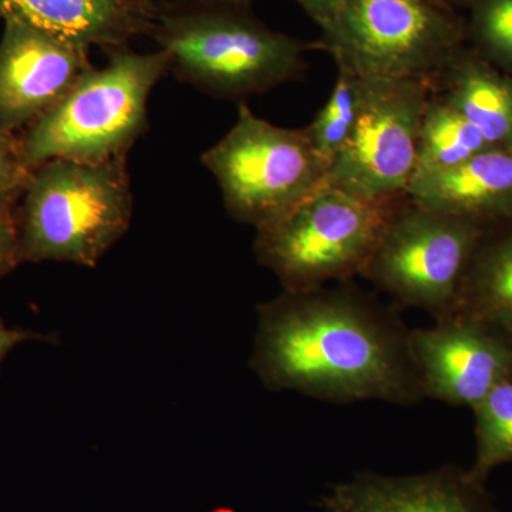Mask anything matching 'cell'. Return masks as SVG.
<instances>
[{
	"label": "cell",
	"instance_id": "obj_24",
	"mask_svg": "<svg viewBox=\"0 0 512 512\" xmlns=\"http://www.w3.org/2000/svg\"><path fill=\"white\" fill-rule=\"evenodd\" d=\"M42 338L43 336L29 332V330L8 328V326H5V323L0 320V366H2L6 356H8L16 346L20 345V343Z\"/></svg>",
	"mask_w": 512,
	"mask_h": 512
},
{
	"label": "cell",
	"instance_id": "obj_14",
	"mask_svg": "<svg viewBox=\"0 0 512 512\" xmlns=\"http://www.w3.org/2000/svg\"><path fill=\"white\" fill-rule=\"evenodd\" d=\"M407 198L429 210L476 222L512 214V148L488 147L447 170L414 175Z\"/></svg>",
	"mask_w": 512,
	"mask_h": 512
},
{
	"label": "cell",
	"instance_id": "obj_13",
	"mask_svg": "<svg viewBox=\"0 0 512 512\" xmlns=\"http://www.w3.org/2000/svg\"><path fill=\"white\" fill-rule=\"evenodd\" d=\"M156 0H0V19L19 22L84 49L104 52L150 36Z\"/></svg>",
	"mask_w": 512,
	"mask_h": 512
},
{
	"label": "cell",
	"instance_id": "obj_12",
	"mask_svg": "<svg viewBox=\"0 0 512 512\" xmlns=\"http://www.w3.org/2000/svg\"><path fill=\"white\" fill-rule=\"evenodd\" d=\"M319 512H494L493 500L468 468L443 466L426 473L387 476L359 471L330 484Z\"/></svg>",
	"mask_w": 512,
	"mask_h": 512
},
{
	"label": "cell",
	"instance_id": "obj_19",
	"mask_svg": "<svg viewBox=\"0 0 512 512\" xmlns=\"http://www.w3.org/2000/svg\"><path fill=\"white\" fill-rule=\"evenodd\" d=\"M362 99V79L338 67V76L328 101L312 123L305 127L313 147L329 167L348 146L362 109Z\"/></svg>",
	"mask_w": 512,
	"mask_h": 512
},
{
	"label": "cell",
	"instance_id": "obj_22",
	"mask_svg": "<svg viewBox=\"0 0 512 512\" xmlns=\"http://www.w3.org/2000/svg\"><path fill=\"white\" fill-rule=\"evenodd\" d=\"M15 208H0V279L20 264Z\"/></svg>",
	"mask_w": 512,
	"mask_h": 512
},
{
	"label": "cell",
	"instance_id": "obj_2",
	"mask_svg": "<svg viewBox=\"0 0 512 512\" xmlns=\"http://www.w3.org/2000/svg\"><path fill=\"white\" fill-rule=\"evenodd\" d=\"M150 36L168 72L218 99L242 100L301 79L312 45L269 29L247 6L160 0Z\"/></svg>",
	"mask_w": 512,
	"mask_h": 512
},
{
	"label": "cell",
	"instance_id": "obj_7",
	"mask_svg": "<svg viewBox=\"0 0 512 512\" xmlns=\"http://www.w3.org/2000/svg\"><path fill=\"white\" fill-rule=\"evenodd\" d=\"M458 43L460 30L441 0H345L319 47L360 79L433 82Z\"/></svg>",
	"mask_w": 512,
	"mask_h": 512
},
{
	"label": "cell",
	"instance_id": "obj_23",
	"mask_svg": "<svg viewBox=\"0 0 512 512\" xmlns=\"http://www.w3.org/2000/svg\"><path fill=\"white\" fill-rule=\"evenodd\" d=\"M298 3L306 15L309 16L319 26L320 29L326 30L330 23L333 22L335 16L338 15L340 6L345 0H293Z\"/></svg>",
	"mask_w": 512,
	"mask_h": 512
},
{
	"label": "cell",
	"instance_id": "obj_11",
	"mask_svg": "<svg viewBox=\"0 0 512 512\" xmlns=\"http://www.w3.org/2000/svg\"><path fill=\"white\" fill-rule=\"evenodd\" d=\"M92 67L89 49L25 23L5 22L0 40V126L23 133Z\"/></svg>",
	"mask_w": 512,
	"mask_h": 512
},
{
	"label": "cell",
	"instance_id": "obj_4",
	"mask_svg": "<svg viewBox=\"0 0 512 512\" xmlns=\"http://www.w3.org/2000/svg\"><path fill=\"white\" fill-rule=\"evenodd\" d=\"M107 64L92 67L59 104L19 136L29 170L53 158L103 163L127 157L148 128L151 90L168 72L163 50H107Z\"/></svg>",
	"mask_w": 512,
	"mask_h": 512
},
{
	"label": "cell",
	"instance_id": "obj_8",
	"mask_svg": "<svg viewBox=\"0 0 512 512\" xmlns=\"http://www.w3.org/2000/svg\"><path fill=\"white\" fill-rule=\"evenodd\" d=\"M485 228L406 200L384 231L362 278L397 306L433 320L457 311L468 268Z\"/></svg>",
	"mask_w": 512,
	"mask_h": 512
},
{
	"label": "cell",
	"instance_id": "obj_1",
	"mask_svg": "<svg viewBox=\"0 0 512 512\" xmlns=\"http://www.w3.org/2000/svg\"><path fill=\"white\" fill-rule=\"evenodd\" d=\"M412 329L352 281L282 289L256 308L249 367L266 389L320 402H423Z\"/></svg>",
	"mask_w": 512,
	"mask_h": 512
},
{
	"label": "cell",
	"instance_id": "obj_20",
	"mask_svg": "<svg viewBox=\"0 0 512 512\" xmlns=\"http://www.w3.org/2000/svg\"><path fill=\"white\" fill-rule=\"evenodd\" d=\"M474 29L487 52L512 67V0H478Z\"/></svg>",
	"mask_w": 512,
	"mask_h": 512
},
{
	"label": "cell",
	"instance_id": "obj_5",
	"mask_svg": "<svg viewBox=\"0 0 512 512\" xmlns=\"http://www.w3.org/2000/svg\"><path fill=\"white\" fill-rule=\"evenodd\" d=\"M406 197L366 200L325 183L256 229V259L286 291L352 281L362 276Z\"/></svg>",
	"mask_w": 512,
	"mask_h": 512
},
{
	"label": "cell",
	"instance_id": "obj_16",
	"mask_svg": "<svg viewBox=\"0 0 512 512\" xmlns=\"http://www.w3.org/2000/svg\"><path fill=\"white\" fill-rule=\"evenodd\" d=\"M456 313L484 323L512 343V231H484L468 268Z\"/></svg>",
	"mask_w": 512,
	"mask_h": 512
},
{
	"label": "cell",
	"instance_id": "obj_15",
	"mask_svg": "<svg viewBox=\"0 0 512 512\" xmlns=\"http://www.w3.org/2000/svg\"><path fill=\"white\" fill-rule=\"evenodd\" d=\"M433 89L478 128L488 146L512 148V80L457 55L433 80Z\"/></svg>",
	"mask_w": 512,
	"mask_h": 512
},
{
	"label": "cell",
	"instance_id": "obj_3",
	"mask_svg": "<svg viewBox=\"0 0 512 512\" xmlns=\"http://www.w3.org/2000/svg\"><path fill=\"white\" fill-rule=\"evenodd\" d=\"M126 158L103 163L53 158L33 168L15 208L20 264H99L133 218Z\"/></svg>",
	"mask_w": 512,
	"mask_h": 512
},
{
	"label": "cell",
	"instance_id": "obj_17",
	"mask_svg": "<svg viewBox=\"0 0 512 512\" xmlns=\"http://www.w3.org/2000/svg\"><path fill=\"white\" fill-rule=\"evenodd\" d=\"M488 147L478 128L431 89L421 119L416 174L456 167Z\"/></svg>",
	"mask_w": 512,
	"mask_h": 512
},
{
	"label": "cell",
	"instance_id": "obj_9",
	"mask_svg": "<svg viewBox=\"0 0 512 512\" xmlns=\"http://www.w3.org/2000/svg\"><path fill=\"white\" fill-rule=\"evenodd\" d=\"M362 82L359 119L348 146L330 164L326 184L366 200L404 197L416 174L421 119L433 82Z\"/></svg>",
	"mask_w": 512,
	"mask_h": 512
},
{
	"label": "cell",
	"instance_id": "obj_6",
	"mask_svg": "<svg viewBox=\"0 0 512 512\" xmlns=\"http://www.w3.org/2000/svg\"><path fill=\"white\" fill-rule=\"evenodd\" d=\"M201 161L220 185L228 214L255 229L288 214L326 183L329 171L305 127L275 126L244 103L234 126Z\"/></svg>",
	"mask_w": 512,
	"mask_h": 512
},
{
	"label": "cell",
	"instance_id": "obj_25",
	"mask_svg": "<svg viewBox=\"0 0 512 512\" xmlns=\"http://www.w3.org/2000/svg\"><path fill=\"white\" fill-rule=\"evenodd\" d=\"M200 2L225 3V5L251 6V0H200Z\"/></svg>",
	"mask_w": 512,
	"mask_h": 512
},
{
	"label": "cell",
	"instance_id": "obj_26",
	"mask_svg": "<svg viewBox=\"0 0 512 512\" xmlns=\"http://www.w3.org/2000/svg\"><path fill=\"white\" fill-rule=\"evenodd\" d=\"M441 2H443V0H441Z\"/></svg>",
	"mask_w": 512,
	"mask_h": 512
},
{
	"label": "cell",
	"instance_id": "obj_21",
	"mask_svg": "<svg viewBox=\"0 0 512 512\" xmlns=\"http://www.w3.org/2000/svg\"><path fill=\"white\" fill-rule=\"evenodd\" d=\"M30 173L19 136L0 126V208L18 204Z\"/></svg>",
	"mask_w": 512,
	"mask_h": 512
},
{
	"label": "cell",
	"instance_id": "obj_18",
	"mask_svg": "<svg viewBox=\"0 0 512 512\" xmlns=\"http://www.w3.org/2000/svg\"><path fill=\"white\" fill-rule=\"evenodd\" d=\"M471 410L476 457L468 470L487 483L495 468L512 464V373Z\"/></svg>",
	"mask_w": 512,
	"mask_h": 512
},
{
	"label": "cell",
	"instance_id": "obj_10",
	"mask_svg": "<svg viewBox=\"0 0 512 512\" xmlns=\"http://www.w3.org/2000/svg\"><path fill=\"white\" fill-rule=\"evenodd\" d=\"M410 346L424 399L450 406L474 409L512 373V343L461 313L412 329Z\"/></svg>",
	"mask_w": 512,
	"mask_h": 512
}]
</instances>
